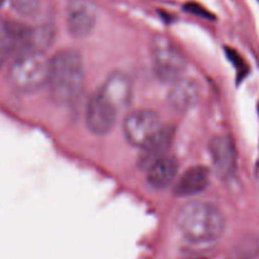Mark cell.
Segmentation results:
<instances>
[{
    "mask_svg": "<svg viewBox=\"0 0 259 259\" xmlns=\"http://www.w3.org/2000/svg\"><path fill=\"white\" fill-rule=\"evenodd\" d=\"M3 58H4V55H3V52L0 51V67H2V65H3Z\"/></svg>",
    "mask_w": 259,
    "mask_h": 259,
    "instance_id": "obj_19",
    "label": "cell"
},
{
    "mask_svg": "<svg viewBox=\"0 0 259 259\" xmlns=\"http://www.w3.org/2000/svg\"><path fill=\"white\" fill-rule=\"evenodd\" d=\"M119 111L100 90H96L86 104V124L91 133L105 136L110 133L118 120Z\"/></svg>",
    "mask_w": 259,
    "mask_h": 259,
    "instance_id": "obj_6",
    "label": "cell"
},
{
    "mask_svg": "<svg viewBox=\"0 0 259 259\" xmlns=\"http://www.w3.org/2000/svg\"><path fill=\"white\" fill-rule=\"evenodd\" d=\"M199 85L192 78L181 77L176 82L171 83L167 94V105L171 110L182 114L191 110L199 100Z\"/></svg>",
    "mask_w": 259,
    "mask_h": 259,
    "instance_id": "obj_12",
    "label": "cell"
},
{
    "mask_svg": "<svg viewBox=\"0 0 259 259\" xmlns=\"http://www.w3.org/2000/svg\"><path fill=\"white\" fill-rule=\"evenodd\" d=\"M35 30L17 22L0 19V51L3 55L37 48ZM38 50V48H37Z\"/></svg>",
    "mask_w": 259,
    "mask_h": 259,
    "instance_id": "obj_8",
    "label": "cell"
},
{
    "mask_svg": "<svg viewBox=\"0 0 259 259\" xmlns=\"http://www.w3.org/2000/svg\"><path fill=\"white\" fill-rule=\"evenodd\" d=\"M4 2H5V0H0V7H2V5L4 4Z\"/></svg>",
    "mask_w": 259,
    "mask_h": 259,
    "instance_id": "obj_20",
    "label": "cell"
},
{
    "mask_svg": "<svg viewBox=\"0 0 259 259\" xmlns=\"http://www.w3.org/2000/svg\"><path fill=\"white\" fill-rule=\"evenodd\" d=\"M85 67L80 53L75 50H61L51 58L47 88L53 103L71 105L77 100L83 88Z\"/></svg>",
    "mask_w": 259,
    "mask_h": 259,
    "instance_id": "obj_1",
    "label": "cell"
},
{
    "mask_svg": "<svg viewBox=\"0 0 259 259\" xmlns=\"http://www.w3.org/2000/svg\"><path fill=\"white\" fill-rule=\"evenodd\" d=\"M163 126L158 114L149 109H139L125 116L123 133L125 141L133 147L142 148Z\"/></svg>",
    "mask_w": 259,
    "mask_h": 259,
    "instance_id": "obj_5",
    "label": "cell"
},
{
    "mask_svg": "<svg viewBox=\"0 0 259 259\" xmlns=\"http://www.w3.org/2000/svg\"><path fill=\"white\" fill-rule=\"evenodd\" d=\"M212 168L219 179L228 180L237 171L238 153L234 141L228 136H217L209 146Z\"/></svg>",
    "mask_w": 259,
    "mask_h": 259,
    "instance_id": "obj_9",
    "label": "cell"
},
{
    "mask_svg": "<svg viewBox=\"0 0 259 259\" xmlns=\"http://www.w3.org/2000/svg\"><path fill=\"white\" fill-rule=\"evenodd\" d=\"M194 259H205V258H194Z\"/></svg>",
    "mask_w": 259,
    "mask_h": 259,
    "instance_id": "obj_21",
    "label": "cell"
},
{
    "mask_svg": "<svg viewBox=\"0 0 259 259\" xmlns=\"http://www.w3.org/2000/svg\"><path fill=\"white\" fill-rule=\"evenodd\" d=\"M51 58L45 51L30 48L18 53L9 68V81L22 94H33L47 86Z\"/></svg>",
    "mask_w": 259,
    "mask_h": 259,
    "instance_id": "obj_3",
    "label": "cell"
},
{
    "mask_svg": "<svg viewBox=\"0 0 259 259\" xmlns=\"http://www.w3.org/2000/svg\"><path fill=\"white\" fill-rule=\"evenodd\" d=\"M174 139L175 129L169 125L162 126L158 133L152 137L141 148V153L138 157L139 168L147 171L157 161L168 156V151L174 143Z\"/></svg>",
    "mask_w": 259,
    "mask_h": 259,
    "instance_id": "obj_11",
    "label": "cell"
},
{
    "mask_svg": "<svg viewBox=\"0 0 259 259\" xmlns=\"http://www.w3.org/2000/svg\"><path fill=\"white\" fill-rule=\"evenodd\" d=\"M176 222L182 235L195 244L217 242L227 227L222 210L207 201H189L182 205Z\"/></svg>",
    "mask_w": 259,
    "mask_h": 259,
    "instance_id": "obj_2",
    "label": "cell"
},
{
    "mask_svg": "<svg viewBox=\"0 0 259 259\" xmlns=\"http://www.w3.org/2000/svg\"><path fill=\"white\" fill-rule=\"evenodd\" d=\"M152 63L157 78L164 83H174L186 71V58L172 40L164 35H156L152 40Z\"/></svg>",
    "mask_w": 259,
    "mask_h": 259,
    "instance_id": "obj_4",
    "label": "cell"
},
{
    "mask_svg": "<svg viewBox=\"0 0 259 259\" xmlns=\"http://www.w3.org/2000/svg\"><path fill=\"white\" fill-rule=\"evenodd\" d=\"M98 14L96 8L89 0H70L66 8V25L72 37L82 39L95 29Z\"/></svg>",
    "mask_w": 259,
    "mask_h": 259,
    "instance_id": "obj_7",
    "label": "cell"
},
{
    "mask_svg": "<svg viewBox=\"0 0 259 259\" xmlns=\"http://www.w3.org/2000/svg\"><path fill=\"white\" fill-rule=\"evenodd\" d=\"M179 175V162L175 157L166 156L147 169V181L153 189L163 190L171 186Z\"/></svg>",
    "mask_w": 259,
    "mask_h": 259,
    "instance_id": "obj_14",
    "label": "cell"
},
{
    "mask_svg": "<svg viewBox=\"0 0 259 259\" xmlns=\"http://www.w3.org/2000/svg\"><path fill=\"white\" fill-rule=\"evenodd\" d=\"M10 3L22 17H33L39 8V0H10Z\"/></svg>",
    "mask_w": 259,
    "mask_h": 259,
    "instance_id": "obj_16",
    "label": "cell"
},
{
    "mask_svg": "<svg viewBox=\"0 0 259 259\" xmlns=\"http://www.w3.org/2000/svg\"><path fill=\"white\" fill-rule=\"evenodd\" d=\"M185 10L189 13H191V14H195V15H199V17L201 18H206V19H212V14L209 12V10L205 9L204 7H201L200 4H197V3H187V4H185Z\"/></svg>",
    "mask_w": 259,
    "mask_h": 259,
    "instance_id": "obj_17",
    "label": "cell"
},
{
    "mask_svg": "<svg viewBox=\"0 0 259 259\" xmlns=\"http://www.w3.org/2000/svg\"><path fill=\"white\" fill-rule=\"evenodd\" d=\"M99 90L106 96L109 101L120 111L126 110L131 106L133 100V85L126 73L121 71H114L111 72Z\"/></svg>",
    "mask_w": 259,
    "mask_h": 259,
    "instance_id": "obj_10",
    "label": "cell"
},
{
    "mask_svg": "<svg viewBox=\"0 0 259 259\" xmlns=\"http://www.w3.org/2000/svg\"><path fill=\"white\" fill-rule=\"evenodd\" d=\"M259 257V238L245 237L240 239L230 253V259H255Z\"/></svg>",
    "mask_w": 259,
    "mask_h": 259,
    "instance_id": "obj_15",
    "label": "cell"
},
{
    "mask_svg": "<svg viewBox=\"0 0 259 259\" xmlns=\"http://www.w3.org/2000/svg\"><path fill=\"white\" fill-rule=\"evenodd\" d=\"M227 55L228 57H229L230 62H233V65L238 68L239 72H242V76L244 75V72H247V66H245L244 61H243V58L240 57L239 53H238L235 50H233V48H228Z\"/></svg>",
    "mask_w": 259,
    "mask_h": 259,
    "instance_id": "obj_18",
    "label": "cell"
},
{
    "mask_svg": "<svg viewBox=\"0 0 259 259\" xmlns=\"http://www.w3.org/2000/svg\"><path fill=\"white\" fill-rule=\"evenodd\" d=\"M210 185V171L204 166H194L181 175L175 184L174 192L177 197L187 199L201 194Z\"/></svg>",
    "mask_w": 259,
    "mask_h": 259,
    "instance_id": "obj_13",
    "label": "cell"
}]
</instances>
